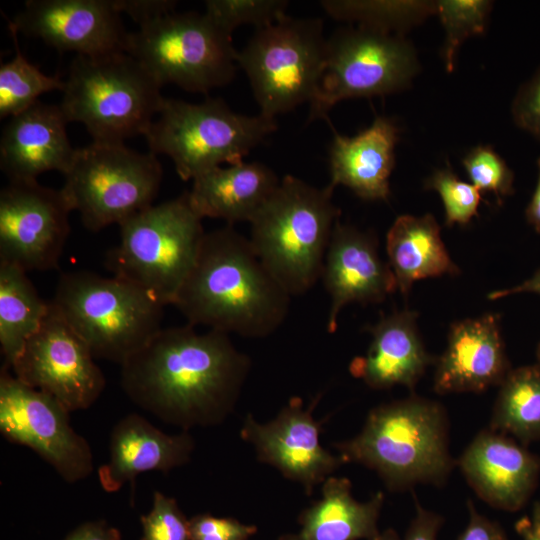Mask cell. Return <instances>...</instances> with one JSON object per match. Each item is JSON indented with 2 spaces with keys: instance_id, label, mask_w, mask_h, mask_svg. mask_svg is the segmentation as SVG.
Returning <instances> with one entry per match:
<instances>
[{
  "instance_id": "cell-10",
  "label": "cell",
  "mask_w": 540,
  "mask_h": 540,
  "mask_svg": "<svg viewBox=\"0 0 540 540\" xmlns=\"http://www.w3.org/2000/svg\"><path fill=\"white\" fill-rule=\"evenodd\" d=\"M320 18H292L255 29L237 52L260 114L275 119L310 102L320 80L326 51Z\"/></svg>"
},
{
  "instance_id": "cell-31",
  "label": "cell",
  "mask_w": 540,
  "mask_h": 540,
  "mask_svg": "<svg viewBox=\"0 0 540 540\" xmlns=\"http://www.w3.org/2000/svg\"><path fill=\"white\" fill-rule=\"evenodd\" d=\"M13 39L15 56L0 67V118L13 117L38 101L44 93L60 90L63 92L65 81L58 75L42 73L22 54L15 28L8 24Z\"/></svg>"
},
{
  "instance_id": "cell-38",
  "label": "cell",
  "mask_w": 540,
  "mask_h": 540,
  "mask_svg": "<svg viewBox=\"0 0 540 540\" xmlns=\"http://www.w3.org/2000/svg\"><path fill=\"white\" fill-rule=\"evenodd\" d=\"M511 113L514 123L540 141V68L517 92Z\"/></svg>"
},
{
  "instance_id": "cell-9",
  "label": "cell",
  "mask_w": 540,
  "mask_h": 540,
  "mask_svg": "<svg viewBox=\"0 0 540 540\" xmlns=\"http://www.w3.org/2000/svg\"><path fill=\"white\" fill-rule=\"evenodd\" d=\"M231 36L205 13L173 11L128 33L125 52L161 86L208 93L235 77L238 51Z\"/></svg>"
},
{
  "instance_id": "cell-30",
  "label": "cell",
  "mask_w": 540,
  "mask_h": 540,
  "mask_svg": "<svg viewBox=\"0 0 540 540\" xmlns=\"http://www.w3.org/2000/svg\"><path fill=\"white\" fill-rule=\"evenodd\" d=\"M328 16L357 26L403 35L413 25L436 14L435 1L324 0L320 2Z\"/></svg>"
},
{
  "instance_id": "cell-23",
  "label": "cell",
  "mask_w": 540,
  "mask_h": 540,
  "mask_svg": "<svg viewBox=\"0 0 540 540\" xmlns=\"http://www.w3.org/2000/svg\"><path fill=\"white\" fill-rule=\"evenodd\" d=\"M417 313L410 310L383 316L369 327L372 340L366 355L350 363V373L373 389L403 385L413 389L434 362L417 327Z\"/></svg>"
},
{
  "instance_id": "cell-18",
  "label": "cell",
  "mask_w": 540,
  "mask_h": 540,
  "mask_svg": "<svg viewBox=\"0 0 540 540\" xmlns=\"http://www.w3.org/2000/svg\"><path fill=\"white\" fill-rule=\"evenodd\" d=\"M321 279L330 296L327 330L334 333L341 310L350 303H378L397 289L388 263L379 256L376 238L337 221Z\"/></svg>"
},
{
  "instance_id": "cell-35",
  "label": "cell",
  "mask_w": 540,
  "mask_h": 540,
  "mask_svg": "<svg viewBox=\"0 0 540 540\" xmlns=\"http://www.w3.org/2000/svg\"><path fill=\"white\" fill-rule=\"evenodd\" d=\"M471 184L480 192H492L498 199L514 193L513 171L490 146H477L462 160Z\"/></svg>"
},
{
  "instance_id": "cell-42",
  "label": "cell",
  "mask_w": 540,
  "mask_h": 540,
  "mask_svg": "<svg viewBox=\"0 0 540 540\" xmlns=\"http://www.w3.org/2000/svg\"><path fill=\"white\" fill-rule=\"evenodd\" d=\"M118 528L106 520H94L82 523L73 529L63 540H121Z\"/></svg>"
},
{
  "instance_id": "cell-34",
  "label": "cell",
  "mask_w": 540,
  "mask_h": 540,
  "mask_svg": "<svg viewBox=\"0 0 540 540\" xmlns=\"http://www.w3.org/2000/svg\"><path fill=\"white\" fill-rule=\"evenodd\" d=\"M425 188L441 196L446 225H465L478 215V206L482 200L480 191L471 183L460 180L450 168L434 172L425 181Z\"/></svg>"
},
{
  "instance_id": "cell-7",
  "label": "cell",
  "mask_w": 540,
  "mask_h": 540,
  "mask_svg": "<svg viewBox=\"0 0 540 540\" xmlns=\"http://www.w3.org/2000/svg\"><path fill=\"white\" fill-rule=\"evenodd\" d=\"M119 226L120 242L106 256L108 270L143 288L163 305H173L206 234L188 193L153 204Z\"/></svg>"
},
{
  "instance_id": "cell-14",
  "label": "cell",
  "mask_w": 540,
  "mask_h": 540,
  "mask_svg": "<svg viewBox=\"0 0 540 540\" xmlns=\"http://www.w3.org/2000/svg\"><path fill=\"white\" fill-rule=\"evenodd\" d=\"M94 359L87 344L50 301L40 327L8 368L18 380L73 412L91 407L105 389V376Z\"/></svg>"
},
{
  "instance_id": "cell-16",
  "label": "cell",
  "mask_w": 540,
  "mask_h": 540,
  "mask_svg": "<svg viewBox=\"0 0 540 540\" xmlns=\"http://www.w3.org/2000/svg\"><path fill=\"white\" fill-rule=\"evenodd\" d=\"M120 14L114 0H28L8 24L60 52L98 57L125 52Z\"/></svg>"
},
{
  "instance_id": "cell-24",
  "label": "cell",
  "mask_w": 540,
  "mask_h": 540,
  "mask_svg": "<svg viewBox=\"0 0 540 540\" xmlns=\"http://www.w3.org/2000/svg\"><path fill=\"white\" fill-rule=\"evenodd\" d=\"M399 129L389 118L378 116L353 137L334 132L330 147V182L351 189L364 200H388L389 178L395 165L394 149Z\"/></svg>"
},
{
  "instance_id": "cell-27",
  "label": "cell",
  "mask_w": 540,
  "mask_h": 540,
  "mask_svg": "<svg viewBox=\"0 0 540 540\" xmlns=\"http://www.w3.org/2000/svg\"><path fill=\"white\" fill-rule=\"evenodd\" d=\"M386 251L397 289L403 295L409 293L415 281L459 273L431 214L399 216L387 233Z\"/></svg>"
},
{
  "instance_id": "cell-45",
  "label": "cell",
  "mask_w": 540,
  "mask_h": 540,
  "mask_svg": "<svg viewBox=\"0 0 540 540\" xmlns=\"http://www.w3.org/2000/svg\"><path fill=\"white\" fill-rule=\"evenodd\" d=\"M538 179L532 198L526 208V218L536 232L540 233V158L537 161Z\"/></svg>"
},
{
  "instance_id": "cell-20",
  "label": "cell",
  "mask_w": 540,
  "mask_h": 540,
  "mask_svg": "<svg viewBox=\"0 0 540 540\" xmlns=\"http://www.w3.org/2000/svg\"><path fill=\"white\" fill-rule=\"evenodd\" d=\"M510 370L499 316L488 313L461 320L451 325L447 347L437 360L434 390L483 392L500 386Z\"/></svg>"
},
{
  "instance_id": "cell-19",
  "label": "cell",
  "mask_w": 540,
  "mask_h": 540,
  "mask_svg": "<svg viewBox=\"0 0 540 540\" xmlns=\"http://www.w3.org/2000/svg\"><path fill=\"white\" fill-rule=\"evenodd\" d=\"M459 466L482 500L510 512L527 503L540 475L537 455L516 440L489 428L481 431L464 450Z\"/></svg>"
},
{
  "instance_id": "cell-3",
  "label": "cell",
  "mask_w": 540,
  "mask_h": 540,
  "mask_svg": "<svg viewBox=\"0 0 540 540\" xmlns=\"http://www.w3.org/2000/svg\"><path fill=\"white\" fill-rule=\"evenodd\" d=\"M335 448L345 463L374 470L394 491L418 483L441 486L453 467L445 409L418 396L373 408L361 432Z\"/></svg>"
},
{
  "instance_id": "cell-5",
  "label": "cell",
  "mask_w": 540,
  "mask_h": 540,
  "mask_svg": "<svg viewBox=\"0 0 540 540\" xmlns=\"http://www.w3.org/2000/svg\"><path fill=\"white\" fill-rule=\"evenodd\" d=\"M161 85L134 57L117 52L73 59L59 104L93 142L124 143L146 135L164 101Z\"/></svg>"
},
{
  "instance_id": "cell-40",
  "label": "cell",
  "mask_w": 540,
  "mask_h": 540,
  "mask_svg": "<svg viewBox=\"0 0 540 540\" xmlns=\"http://www.w3.org/2000/svg\"><path fill=\"white\" fill-rule=\"evenodd\" d=\"M467 508L469 522L457 540H508L501 526L478 513L471 500Z\"/></svg>"
},
{
  "instance_id": "cell-1",
  "label": "cell",
  "mask_w": 540,
  "mask_h": 540,
  "mask_svg": "<svg viewBox=\"0 0 540 540\" xmlns=\"http://www.w3.org/2000/svg\"><path fill=\"white\" fill-rule=\"evenodd\" d=\"M251 368L229 334L161 329L121 365V387L142 410L188 431L219 425L234 410Z\"/></svg>"
},
{
  "instance_id": "cell-17",
  "label": "cell",
  "mask_w": 540,
  "mask_h": 540,
  "mask_svg": "<svg viewBox=\"0 0 540 540\" xmlns=\"http://www.w3.org/2000/svg\"><path fill=\"white\" fill-rule=\"evenodd\" d=\"M320 397L307 408L300 398H292L266 423L248 414L241 428V437L254 447L258 460L301 484L307 494L345 463L320 444L321 424L312 415Z\"/></svg>"
},
{
  "instance_id": "cell-22",
  "label": "cell",
  "mask_w": 540,
  "mask_h": 540,
  "mask_svg": "<svg viewBox=\"0 0 540 540\" xmlns=\"http://www.w3.org/2000/svg\"><path fill=\"white\" fill-rule=\"evenodd\" d=\"M59 105L39 100L10 118L0 140V167L9 181H32L56 170L65 175L76 155Z\"/></svg>"
},
{
  "instance_id": "cell-4",
  "label": "cell",
  "mask_w": 540,
  "mask_h": 540,
  "mask_svg": "<svg viewBox=\"0 0 540 540\" xmlns=\"http://www.w3.org/2000/svg\"><path fill=\"white\" fill-rule=\"evenodd\" d=\"M333 191L286 175L251 220L249 241L265 267L292 296L321 279L340 210Z\"/></svg>"
},
{
  "instance_id": "cell-44",
  "label": "cell",
  "mask_w": 540,
  "mask_h": 540,
  "mask_svg": "<svg viewBox=\"0 0 540 540\" xmlns=\"http://www.w3.org/2000/svg\"><path fill=\"white\" fill-rule=\"evenodd\" d=\"M519 293H535L540 295V268L535 272V274L524 281L523 283L516 285L512 288L502 289L492 291L488 294L489 300H497L509 295L519 294Z\"/></svg>"
},
{
  "instance_id": "cell-2",
  "label": "cell",
  "mask_w": 540,
  "mask_h": 540,
  "mask_svg": "<svg viewBox=\"0 0 540 540\" xmlns=\"http://www.w3.org/2000/svg\"><path fill=\"white\" fill-rule=\"evenodd\" d=\"M290 299L249 238L227 224L205 234L173 305L194 327L263 338L283 324Z\"/></svg>"
},
{
  "instance_id": "cell-39",
  "label": "cell",
  "mask_w": 540,
  "mask_h": 540,
  "mask_svg": "<svg viewBox=\"0 0 540 540\" xmlns=\"http://www.w3.org/2000/svg\"><path fill=\"white\" fill-rule=\"evenodd\" d=\"M120 13L127 14L139 26L175 11L172 0H114Z\"/></svg>"
},
{
  "instance_id": "cell-29",
  "label": "cell",
  "mask_w": 540,
  "mask_h": 540,
  "mask_svg": "<svg viewBox=\"0 0 540 540\" xmlns=\"http://www.w3.org/2000/svg\"><path fill=\"white\" fill-rule=\"evenodd\" d=\"M489 429L510 434L526 446L540 439V367L510 370L494 405Z\"/></svg>"
},
{
  "instance_id": "cell-33",
  "label": "cell",
  "mask_w": 540,
  "mask_h": 540,
  "mask_svg": "<svg viewBox=\"0 0 540 540\" xmlns=\"http://www.w3.org/2000/svg\"><path fill=\"white\" fill-rule=\"evenodd\" d=\"M288 5L286 0H207L204 13L232 35L241 25L259 29L279 21L287 15Z\"/></svg>"
},
{
  "instance_id": "cell-47",
  "label": "cell",
  "mask_w": 540,
  "mask_h": 540,
  "mask_svg": "<svg viewBox=\"0 0 540 540\" xmlns=\"http://www.w3.org/2000/svg\"><path fill=\"white\" fill-rule=\"evenodd\" d=\"M536 357H537V365L540 367V343L537 346Z\"/></svg>"
},
{
  "instance_id": "cell-41",
  "label": "cell",
  "mask_w": 540,
  "mask_h": 540,
  "mask_svg": "<svg viewBox=\"0 0 540 540\" xmlns=\"http://www.w3.org/2000/svg\"><path fill=\"white\" fill-rule=\"evenodd\" d=\"M415 505L416 514L404 540H436L443 518L437 513L423 508L417 500Z\"/></svg>"
},
{
  "instance_id": "cell-15",
  "label": "cell",
  "mask_w": 540,
  "mask_h": 540,
  "mask_svg": "<svg viewBox=\"0 0 540 540\" xmlns=\"http://www.w3.org/2000/svg\"><path fill=\"white\" fill-rule=\"evenodd\" d=\"M73 211L61 189L9 181L0 192V262L24 271L58 266Z\"/></svg>"
},
{
  "instance_id": "cell-28",
  "label": "cell",
  "mask_w": 540,
  "mask_h": 540,
  "mask_svg": "<svg viewBox=\"0 0 540 540\" xmlns=\"http://www.w3.org/2000/svg\"><path fill=\"white\" fill-rule=\"evenodd\" d=\"M49 306L50 301L39 296L26 271L0 262V346L4 366L12 365L40 327Z\"/></svg>"
},
{
  "instance_id": "cell-37",
  "label": "cell",
  "mask_w": 540,
  "mask_h": 540,
  "mask_svg": "<svg viewBox=\"0 0 540 540\" xmlns=\"http://www.w3.org/2000/svg\"><path fill=\"white\" fill-rule=\"evenodd\" d=\"M256 531V526L210 514H199L189 520L191 540H247Z\"/></svg>"
},
{
  "instance_id": "cell-13",
  "label": "cell",
  "mask_w": 540,
  "mask_h": 540,
  "mask_svg": "<svg viewBox=\"0 0 540 540\" xmlns=\"http://www.w3.org/2000/svg\"><path fill=\"white\" fill-rule=\"evenodd\" d=\"M70 412L52 396L0 370V432L48 463L67 483L86 479L94 469L92 449L70 422Z\"/></svg>"
},
{
  "instance_id": "cell-25",
  "label": "cell",
  "mask_w": 540,
  "mask_h": 540,
  "mask_svg": "<svg viewBox=\"0 0 540 540\" xmlns=\"http://www.w3.org/2000/svg\"><path fill=\"white\" fill-rule=\"evenodd\" d=\"M275 172L258 162L216 167L193 179L187 191L201 218H218L234 225L251 222L280 183Z\"/></svg>"
},
{
  "instance_id": "cell-36",
  "label": "cell",
  "mask_w": 540,
  "mask_h": 540,
  "mask_svg": "<svg viewBox=\"0 0 540 540\" xmlns=\"http://www.w3.org/2000/svg\"><path fill=\"white\" fill-rule=\"evenodd\" d=\"M140 522V540H191L189 520L177 501L160 491L154 492L152 508L149 513L140 517Z\"/></svg>"
},
{
  "instance_id": "cell-21",
  "label": "cell",
  "mask_w": 540,
  "mask_h": 540,
  "mask_svg": "<svg viewBox=\"0 0 540 540\" xmlns=\"http://www.w3.org/2000/svg\"><path fill=\"white\" fill-rule=\"evenodd\" d=\"M194 448L188 431L166 434L145 417L130 413L111 430L109 459L98 469L99 483L108 493L129 483L133 504L138 475L150 471L167 473L183 466L190 461Z\"/></svg>"
},
{
  "instance_id": "cell-43",
  "label": "cell",
  "mask_w": 540,
  "mask_h": 540,
  "mask_svg": "<svg viewBox=\"0 0 540 540\" xmlns=\"http://www.w3.org/2000/svg\"><path fill=\"white\" fill-rule=\"evenodd\" d=\"M523 540H540V501L533 504L531 515L521 517L515 524Z\"/></svg>"
},
{
  "instance_id": "cell-26",
  "label": "cell",
  "mask_w": 540,
  "mask_h": 540,
  "mask_svg": "<svg viewBox=\"0 0 540 540\" xmlns=\"http://www.w3.org/2000/svg\"><path fill=\"white\" fill-rule=\"evenodd\" d=\"M383 503L380 491L366 502L355 500L349 479L330 476L323 482L321 498L300 514L299 530L278 540L370 539L379 533Z\"/></svg>"
},
{
  "instance_id": "cell-11",
  "label": "cell",
  "mask_w": 540,
  "mask_h": 540,
  "mask_svg": "<svg viewBox=\"0 0 540 540\" xmlns=\"http://www.w3.org/2000/svg\"><path fill=\"white\" fill-rule=\"evenodd\" d=\"M61 188L83 225L97 232L153 205L163 170L153 153H139L124 143L92 142L77 148Z\"/></svg>"
},
{
  "instance_id": "cell-8",
  "label": "cell",
  "mask_w": 540,
  "mask_h": 540,
  "mask_svg": "<svg viewBox=\"0 0 540 540\" xmlns=\"http://www.w3.org/2000/svg\"><path fill=\"white\" fill-rule=\"evenodd\" d=\"M276 129L275 119L235 113L219 98L198 104L164 98L145 138L150 152L167 155L187 181L223 163L242 162Z\"/></svg>"
},
{
  "instance_id": "cell-6",
  "label": "cell",
  "mask_w": 540,
  "mask_h": 540,
  "mask_svg": "<svg viewBox=\"0 0 540 540\" xmlns=\"http://www.w3.org/2000/svg\"><path fill=\"white\" fill-rule=\"evenodd\" d=\"M52 303L94 358L120 366L162 329L165 307L130 281L89 271L63 273Z\"/></svg>"
},
{
  "instance_id": "cell-46",
  "label": "cell",
  "mask_w": 540,
  "mask_h": 540,
  "mask_svg": "<svg viewBox=\"0 0 540 540\" xmlns=\"http://www.w3.org/2000/svg\"><path fill=\"white\" fill-rule=\"evenodd\" d=\"M367 540H401L398 534L393 529H387L382 533H378Z\"/></svg>"
},
{
  "instance_id": "cell-12",
  "label": "cell",
  "mask_w": 540,
  "mask_h": 540,
  "mask_svg": "<svg viewBox=\"0 0 540 540\" xmlns=\"http://www.w3.org/2000/svg\"><path fill=\"white\" fill-rule=\"evenodd\" d=\"M419 69L413 45L403 35L362 26L336 30L326 41L323 71L309 102L308 122L328 119L340 101L406 89Z\"/></svg>"
},
{
  "instance_id": "cell-32",
  "label": "cell",
  "mask_w": 540,
  "mask_h": 540,
  "mask_svg": "<svg viewBox=\"0 0 540 540\" xmlns=\"http://www.w3.org/2000/svg\"><path fill=\"white\" fill-rule=\"evenodd\" d=\"M436 14L445 29L442 56L447 72L454 68L460 45L469 37L484 32L492 2L488 0L435 1Z\"/></svg>"
}]
</instances>
